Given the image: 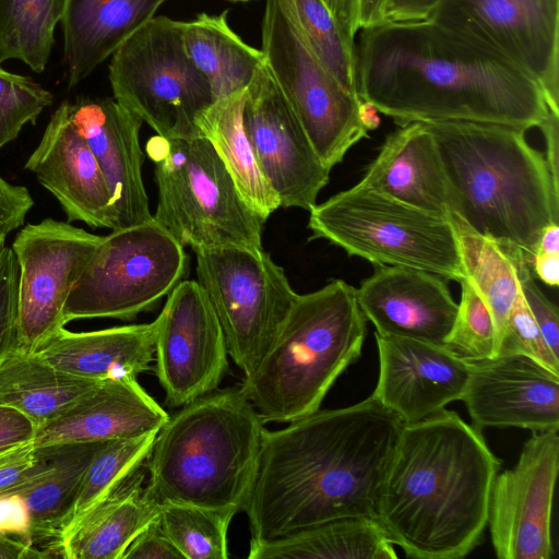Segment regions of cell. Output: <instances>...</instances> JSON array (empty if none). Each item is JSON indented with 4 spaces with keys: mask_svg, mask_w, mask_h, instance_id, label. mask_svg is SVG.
Returning a JSON list of instances; mask_svg holds the SVG:
<instances>
[{
    "mask_svg": "<svg viewBox=\"0 0 559 559\" xmlns=\"http://www.w3.org/2000/svg\"><path fill=\"white\" fill-rule=\"evenodd\" d=\"M559 429L533 432L516 464L495 477L488 510L499 559H551V512L559 467Z\"/></svg>",
    "mask_w": 559,
    "mask_h": 559,
    "instance_id": "2e32d148",
    "label": "cell"
},
{
    "mask_svg": "<svg viewBox=\"0 0 559 559\" xmlns=\"http://www.w3.org/2000/svg\"><path fill=\"white\" fill-rule=\"evenodd\" d=\"M99 381L61 371L15 346L0 364V404L28 416L38 428L71 408Z\"/></svg>",
    "mask_w": 559,
    "mask_h": 559,
    "instance_id": "f546056e",
    "label": "cell"
},
{
    "mask_svg": "<svg viewBox=\"0 0 559 559\" xmlns=\"http://www.w3.org/2000/svg\"><path fill=\"white\" fill-rule=\"evenodd\" d=\"M531 266L533 274L548 286L559 283V226L548 225L542 233Z\"/></svg>",
    "mask_w": 559,
    "mask_h": 559,
    "instance_id": "bcb514c9",
    "label": "cell"
},
{
    "mask_svg": "<svg viewBox=\"0 0 559 559\" xmlns=\"http://www.w3.org/2000/svg\"><path fill=\"white\" fill-rule=\"evenodd\" d=\"M38 426L19 409L0 404V453L34 443Z\"/></svg>",
    "mask_w": 559,
    "mask_h": 559,
    "instance_id": "7dc6e473",
    "label": "cell"
},
{
    "mask_svg": "<svg viewBox=\"0 0 559 559\" xmlns=\"http://www.w3.org/2000/svg\"><path fill=\"white\" fill-rule=\"evenodd\" d=\"M155 320L90 332L64 328L33 352L69 374L103 381L136 378L155 361Z\"/></svg>",
    "mask_w": 559,
    "mask_h": 559,
    "instance_id": "d4e9b609",
    "label": "cell"
},
{
    "mask_svg": "<svg viewBox=\"0 0 559 559\" xmlns=\"http://www.w3.org/2000/svg\"><path fill=\"white\" fill-rule=\"evenodd\" d=\"M265 63L319 158L331 169L368 138L359 96L347 92L306 41L287 0H265L262 19Z\"/></svg>",
    "mask_w": 559,
    "mask_h": 559,
    "instance_id": "8fae6325",
    "label": "cell"
},
{
    "mask_svg": "<svg viewBox=\"0 0 559 559\" xmlns=\"http://www.w3.org/2000/svg\"><path fill=\"white\" fill-rule=\"evenodd\" d=\"M19 264L12 248L0 257V364L17 345Z\"/></svg>",
    "mask_w": 559,
    "mask_h": 559,
    "instance_id": "b9f144b4",
    "label": "cell"
},
{
    "mask_svg": "<svg viewBox=\"0 0 559 559\" xmlns=\"http://www.w3.org/2000/svg\"><path fill=\"white\" fill-rule=\"evenodd\" d=\"M122 559H182V557L166 535L158 515L135 536Z\"/></svg>",
    "mask_w": 559,
    "mask_h": 559,
    "instance_id": "ee69618b",
    "label": "cell"
},
{
    "mask_svg": "<svg viewBox=\"0 0 559 559\" xmlns=\"http://www.w3.org/2000/svg\"><path fill=\"white\" fill-rule=\"evenodd\" d=\"M380 523L345 516L314 524L271 540L250 539L249 559H395Z\"/></svg>",
    "mask_w": 559,
    "mask_h": 559,
    "instance_id": "f1b7e54d",
    "label": "cell"
},
{
    "mask_svg": "<svg viewBox=\"0 0 559 559\" xmlns=\"http://www.w3.org/2000/svg\"><path fill=\"white\" fill-rule=\"evenodd\" d=\"M546 141V163L552 182L559 189V116L550 114L539 127Z\"/></svg>",
    "mask_w": 559,
    "mask_h": 559,
    "instance_id": "f907efd6",
    "label": "cell"
},
{
    "mask_svg": "<svg viewBox=\"0 0 559 559\" xmlns=\"http://www.w3.org/2000/svg\"><path fill=\"white\" fill-rule=\"evenodd\" d=\"M219 14L202 12L183 22L182 39L188 57L207 79L214 99L247 90L265 63L262 50L242 40Z\"/></svg>",
    "mask_w": 559,
    "mask_h": 559,
    "instance_id": "4dcf8cb0",
    "label": "cell"
},
{
    "mask_svg": "<svg viewBox=\"0 0 559 559\" xmlns=\"http://www.w3.org/2000/svg\"><path fill=\"white\" fill-rule=\"evenodd\" d=\"M515 263L524 299L549 348L559 357L558 308L535 283L531 259L521 249L515 251Z\"/></svg>",
    "mask_w": 559,
    "mask_h": 559,
    "instance_id": "60d3db41",
    "label": "cell"
},
{
    "mask_svg": "<svg viewBox=\"0 0 559 559\" xmlns=\"http://www.w3.org/2000/svg\"><path fill=\"white\" fill-rule=\"evenodd\" d=\"M5 238L7 237H4V236H0V257L2 254V251H3L4 247H5Z\"/></svg>",
    "mask_w": 559,
    "mask_h": 559,
    "instance_id": "db71d44e",
    "label": "cell"
},
{
    "mask_svg": "<svg viewBox=\"0 0 559 559\" xmlns=\"http://www.w3.org/2000/svg\"><path fill=\"white\" fill-rule=\"evenodd\" d=\"M228 1H231V2H248V1H251V0H228Z\"/></svg>",
    "mask_w": 559,
    "mask_h": 559,
    "instance_id": "11a10c76",
    "label": "cell"
},
{
    "mask_svg": "<svg viewBox=\"0 0 559 559\" xmlns=\"http://www.w3.org/2000/svg\"><path fill=\"white\" fill-rule=\"evenodd\" d=\"M155 322L156 376L166 403L181 407L217 390L229 355L219 320L198 281H181Z\"/></svg>",
    "mask_w": 559,
    "mask_h": 559,
    "instance_id": "9a60e30c",
    "label": "cell"
},
{
    "mask_svg": "<svg viewBox=\"0 0 559 559\" xmlns=\"http://www.w3.org/2000/svg\"><path fill=\"white\" fill-rule=\"evenodd\" d=\"M246 91L216 99L198 117L197 127L216 151L242 199L266 221L281 205L243 128Z\"/></svg>",
    "mask_w": 559,
    "mask_h": 559,
    "instance_id": "1f68e13d",
    "label": "cell"
},
{
    "mask_svg": "<svg viewBox=\"0 0 559 559\" xmlns=\"http://www.w3.org/2000/svg\"><path fill=\"white\" fill-rule=\"evenodd\" d=\"M461 401L478 428L559 429V374L522 355L469 360Z\"/></svg>",
    "mask_w": 559,
    "mask_h": 559,
    "instance_id": "d6986e66",
    "label": "cell"
},
{
    "mask_svg": "<svg viewBox=\"0 0 559 559\" xmlns=\"http://www.w3.org/2000/svg\"><path fill=\"white\" fill-rule=\"evenodd\" d=\"M156 433L157 431H153L102 443L87 467L61 537L114 493L131 475L144 467Z\"/></svg>",
    "mask_w": 559,
    "mask_h": 559,
    "instance_id": "e575fe53",
    "label": "cell"
},
{
    "mask_svg": "<svg viewBox=\"0 0 559 559\" xmlns=\"http://www.w3.org/2000/svg\"><path fill=\"white\" fill-rule=\"evenodd\" d=\"M312 52L350 94L357 90L356 41L340 28L323 0H287Z\"/></svg>",
    "mask_w": 559,
    "mask_h": 559,
    "instance_id": "d590c367",
    "label": "cell"
},
{
    "mask_svg": "<svg viewBox=\"0 0 559 559\" xmlns=\"http://www.w3.org/2000/svg\"><path fill=\"white\" fill-rule=\"evenodd\" d=\"M264 423L240 388L215 390L169 416L146 460V490L160 506L243 511Z\"/></svg>",
    "mask_w": 559,
    "mask_h": 559,
    "instance_id": "5b68a950",
    "label": "cell"
},
{
    "mask_svg": "<svg viewBox=\"0 0 559 559\" xmlns=\"http://www.w3.org/2000/svg\"><path fill=\"white\" fill-rule=\"evenodd\" d=\"M461 284V299L445 345L468 360L496 356V330L492 316L471 282Z\"/></svg>",
    "mask_w": 559,
    "mask_h": 559,
    "instance_id": "74e56055",
    "label": "cell"
},
{
    "mask_svg": "<svg viewBox=\"0 0 559 559\" xmlns=\"http://www.w3.org/2000/svg\"><path fill=\"white\" fill-rule=\"evenodd\" d=\"M52 100V94L31 78L0 67V148L16 139L26 123H35Z\"/></svg>",
    "mask_w": 559,
    "mask_h": 559,
    "instance_id": "f35d334b",
    "label": "cell"
},
{
    "mask_svg": "<svg viewBox=\"0 0 559 559\" xmlns=\"http://www.w3.org/2000/svg\"><path fill=\"white\" fill-rule=\"evenodd\" d=\"M68 0H0V62L17 59L46 69Z\"/></svg>",
    "mask_w": 559,
    "mask_h": 559,
    "instance_id": "836d02e7",
    "label": "cell"
},
{
    "mask_svg": "<svg viewBox=\"0 0 559 559\" xmlns=\"http://www.w3.org/2000/svg\"><path fill=\"white\" fill-rule=\"evenodd\" d=\"M499 469L479 428L454 412L404 424L376 519L408 557L463 558L480 543Z\"/></svg>",
    "mask_w": 559,
    "mask_h": 559,
    "instance_id": "3957f363",
    "label": "cell"
},
{
    "mask_svg": "<svg viewBox=\"0 0 559 559\" xmlns=\"http://www.w3.org/2000/svg\"><path fill=\"white\" fill-rule=\"evenodd\" d=\"M46 449L28 443L0 453V498L17 492L45 465Z\"/></svg>",
    "mask_w": 559,
    "mask_h": 559,
    "instance_id": "7bdbcfd3",
    "label": "cell"
},
{
    "mask_svg": "<svg viewBox=\"0 0 559 559\" xmlns=\"http://www.w3.org/2000/svg\"><path fill=\"white\" fill-rule=\"evenodd\" d=\"M311 239L321 238L374 265L423 270L462 282L455 231L449 218L359 183L310 211Z\"/></svg>",
    "mask_w": 559,
    "mask_h": 559,
    "instance_id": "ba28073f",
    "label": "cell"
},
{
    "mask_svg": "<svg viewBox=\"0 0 559 559\" xmlns=\"http://www.w3.org/2000/svg\"><path fill=\"white\" fill-rule=\"evenodd\" d=\"M103 442L46 445L44 467L12 496L23 507L31 542L57 557L87 467Z\"/></svg>",
    "mask_w": 559,
    "mask_h": 559,
    "instance_id": "4316f807",
    "label": "cell"
},
{
    "mask_svg": "<svg viewBox=\"0 0 559 559\" xmlns=\"http://www.w3.org/2000/svg\"><path fill=\"white\" fill-rule=\"evenodd\" d=\"M358 183L444 218L452 214L436 141L420 121L390 134Z\"/></svg>",
    "mask_w": 559,
    "mask_h": 559,
    "instance_id": "cb8c5ba5",
    "label": "cell"
},
{
    "mask_svg": "<svg viewBox=\"0 0 559 559\" xmlns=\"http://www.w3.org/2000/svg\"><path fill=\"white\" fill-rule=\"evenodd\" d=\"M188 263L185 247L154 218L115 229L103 236L76 281L63 321L132 320L185 280Z\"/></svg>",
    "mask_w": 559,
    "mask_h": 559,
    "instance_id": "30bf717a",
    "label": "cell"
},
{
    "mask_svg": "<svg viewBox=\"0 0 559 559\" xmlns=\"http://www.w3.org/2000/svg\"><path fill=\"white\" fill-rule=\"evenodd\" d=\"M234 513L207 508L165 503L160 524L182 559L228 558L227 534Z\"/></svg>",
    "mask_w": 559,
    "mask_h": 559,
    "instance_id": "8d00e7d4",
    "label": "cell"
},
{
    "mask_svg": "<svg viewBox=\"0 0 559 559\" xmlns=\"http://www.w3.org/2000/svg\"><path fill=\"white\" fill-rule=\"evenodd\" d=\"M429 19L519 67L559 116V0H439Z\"/></svg>",
    "mask_w": 559,
    "mask_h": 559,
    "instance_id": "4fadbf2b",
    "label": "cell"
},
{
    "mask_svg": "<svg viewBox=\"0 0 559 559\" xmlns=\"http://www.w3.org/2000/svg\"><path fill=\"white\" fill-rule=\"evenodd\" d=\"M376 266L356 289L376 332L445 345L457 310L445 278L413 267Z\"/></svg>",
    "mask_w": 559,
    "mask_h": 559,
    "instance_id": "44dd1931",
    "label": "cell"
},
{
    "mask_svg": "<svg viewBox=\"0 0 559 559\" xmlns=\"http://www.w3.org/2000/svg\"><path fill=\"white\" fill-rule=\"evenodd\" d=\"M466 278L487 305L495 323L496 346L504 324L522 294L515 263L516 247L502 245L472 229L452 213Z\"/></svg>",
    "mask_w": 559,
    "mask_h": 559,
    "instance_id": "d6a6232c",
    "label": "cell"
},
{
    "mask_svg": "<svg viewBox=\"0 0 559 559\" xmlns=\"http://www.w3.org/2000/svg\"><path fill=\"white\" fill-rule=\"evenodd\" d=\"M342 32L355 41L358 28V0H323Z\"/></svg>",
    "mask_w": 559,
    "mask_h": 559,
    "instance_id": "816d5d0a",
    "label": "cell"
},
{
    "mask_svg": "<svg viewBox=\"0 0 559 559\" xmlns=\"http://www.w3.org/2000/svg\"><path fill=\"white\" fill-rule=\"evenodd\" d=\"M242 122L281 207L310 211L329 182L331 168L317 155L266 63L247 87Z\"/></svg>",
    "mask_w": 559,
    "mask_h": 559,
    "instance_id": "e0dca14e",
    "label": "cell"
},
{
    "mask_svg": "<svg viewBox=\"0 0 559 559\" xmlns=\"http://www.w3.org/2000/svg\"><path fill=\"white\" fill-rule=\"evenodd\" d=\"M143 467L95 507L59 540L57 557L66 559H122L135 538L160 512L146 490Z\"/></svg>",
    "mask_w": 559,
    "mask_h": 559,
    "instance_id": "83f0119b",
    "label": "cell"
},
{
    "mask_svg": "<svg viewBox=\"0 0 559 559\" xmlns=\"http://www.w3.org/2000/svg\"><path fill=\"white\" fill-rule=\"evenodd\" d=\"M388 0H358V28H367L384 21Z\"/></svg>",
    "mask_w": 559,
    "mask_h": 559,
    "instance_id": "f5cc1de1",
    "label": "cell"
},
{
    "mask_svg": "<svg viewBox=\"0 0 559 559\" xmlns=\"http://www.w3.org/2000/svg\"><path fill=\"white\" fill-rule=\"evenodd\" d=\"M522 355L559 374V357L549 348L523 294L513 307L498 337L496 356ZM495 356V357H496Z\"/></svg>",
    "mask_w": 559,
    "mask_h": 559,
    "instance_id": "ab89813d",
    "label": "cell"
},
{
    "mask_svg": "<svg viewBox=\"0 0 559 559\" xmlns=\"http://www.w3.org/2000/svg\"><path fill=\"white\" fill-rule=\"evenodd\" d=\"M158 200L153 218L193 251L225 246L262 249L265 221L239 193L212 144L203 136H152Z\"/></svg>",
    "mask_w": 559,
    "mask_h": 559,
    "instance_id": "52a82bcc",
    "label": "cell"
},
{
    "mask_svg": "<svg viewBox=\"0 0 559 559\" xmlns=\"http://www.w3.org/2000/svg\"><path fill=\"white\" fill-rule=\"evenodd\" d=\"M61 205L69 223L111 229L110 195L88 144L73 123L67 100L51 115L25 163Z\"/></svg>",
    "mask_w": 559,
    "mask_h": 559,
    "instance_id": "7402d4cb",
    "label": "cell"
},
{
    "mask_svg": "<svg viewBox=\"0 0 559 559\" xmlns=\"http://www.w3.org/2000/svg\"><path fill=\"white\" fill-rule=\"evenodd\" d=\"M355 51L360 99L399 126L475 121L527 131L552 114L532 76L431 19L362 28Z\"/></svg>",
    "mask_w": 559,
    "mask_h": 559,
    "instance_id": "6da1fadb",
    "label": "cell"
},
{
    "mask_svg": "<svg viewBox=\"0 0 559 559\" xmlns=\"http://www.w3.org/2000/svg\"><path fill=\"white\" fill-rule=\"evenodd\" d=\"M51 556L21 536L0 531V559H36Z\"/></svg>",
    "mask_w": 559,
    "mask_h": 559,
    "instance_id": "681fc988",
    "label": "cell"
},
{
    "mask_svg": "<svg viewBox=\"0 0 559 559\" xmlns=\"http://www.w3.org/2000/svg\"><path fill=\"white\" fill-rule=\"evenodd\" d=\"M169 415L136 378L99 381L58 418L38 428L34 444L105 442L158 431Z\"/></svg>",
    "mask_w": 559,
    "mask_h": 559,
    "instance_id": "603a6c76",
    "label": "cell"
},
{
    "mask_svg": "<svg viewBox=\"0 0 559 559\" xmlns=\"http://www.w3.org/2000/svg\"><path fill=\"white\" fill-rule=\"evenodd\" d=\"M356 288L333 280L297 296L277 336L241 389L263 423H292L320 409L356 362L367 333Z\"/></svg>",
    "mask_w": 559,
    "mask_h": 559,
    "instance_id": "8992f818",
    "label": "cell"
},
{
    "mask_svg": "<svg viewBox=\"0 0 559 559\" xmlns=\"http://www.w3.org/2000/svg\"><path fill=\"white\" fill-rule=\"evenodd\" d=\"M167 0H68L61 20L69 87L104 62Z\"/></svg>",
    "mask_w": 559,
    "mask_h": 559,
    "instance_id": "484cf974",
    "label": "cell"
},
{
    "mask_svg": "<svg viewBox=\"0 0 559 559\" xmlns=\"http://www.w3.org/2000/svg\"><path fill=\"white\" fill-rule=\"evenodd\" d=\"M183 22L153 16L114 53V98L165 138L201 136L198 117L214 102L205 75L188 57Z\"/></svg>",
    "mask_w": 559,
    "mask_h": 559,
    "instance_id": "9c48e42d",
    "label": "cell"
},
{
    "mask_svg": "<svg viewBox=\"0 0 559 559\" xmlns=\"http://www.w3.org/2000/svg\"><path fill=\"white\" fill-rule=\"evenodd\" d=\"M439 0H388L384 21L429 19Z\"/></svg>",
    "mask_w": 559,
    "mask_h": 559,
    "instance_id": "c3c4849f",
    "label": "cell"
},
{
    "mask_svg": "<svg viewBox=\"0 0 559 559\" xmlns=\"http://www.w3.org/2000/svg\"><path fill=\"white\" fill-rule=\"evenodd\" d=\"M424 123L438 147L452 213L532 261L543 230L559 222V189L526 131L475 121Z\"/></svg>",
    "mask_w": 559,
    "mask_h": 559,
    "instance_id": "277c9868",
    "label": "cell"
},
{
    "mask_svg": "<svg viewBox=\"0 0 559 559\" xmlns=\"http://www.w3.org/2000/svg\"><path fill=\"white\" fill-rule=\"evenodd\" d=\"M198 283L219 320L228 355L249 377L277 336L298 294L263 249L194 251Z\"/></svg>",
    "mask_w": 559,
    "mask_h": 559,
    "instance_id": "7c38bea8",
    "label": "cell"
},
{
    "mask_svg": "<svg viewBox=\"0 0 559 559\" xmlns=\"http://www.w3.org/2000/svg\"><path fill=\"white\" fill-rule=\"evenodd\" d=\"M403 427L370 395L264 430L243 509L251 539L271 540L338 518L376 519Z\"/></svg>",
    "mask_w": 559,
    "mask_h": 559,
    "instance_id": "7a4b0ae2",
    "label": "cell"
},
{
    "mask_svg": "<svg viewBox=\"0 0 559 559\" xmlns=\"http://www.w3.org/2000/svg\"><path fill=\"white\" fill-rule=\"evenodd\" d=\"M379 378L372 396L404 424L461 401L469 360L447 345L374 332Z\"/></svg>",
    "mask_w": 559,
    "mask_h": 559,
    "instance_id": "ac0fdd59",
    "label": "cell"
},
{
    "mask_svg": "<svg viewBox=\"0 0 559 559\" xmlns=\"http://www.w3.org/2000/svg\"><path fill=\"white\" fill-rule=\"evenodd\" d=\"M67 105L106 181L111 230L152 219L142 178L139 132L143 121L115 98H80Z\"/></svg>",
    "mask_w": 559,
    "mask_h": 559,
    "instance_id": "ffe728a7",
    "label": "cell"
},
{
    "mask_svg": "<svg viewBox=\"0 0 559 559\" xmlns=\"http://www.w3.org/2000/svg\"><path fill=\"white\" fill-rule=\"evenodd\" d=\"M34 201L27 188L0 176V236L7 237L24 224Z\"/></svg>",
    "mask_w": 559,
    "mask_h": 559,
    "instance_id": "f6af8a7d",
    "label": "cell"
},
{
    "mask_svg": "<svg viewBox=\"0 0 559 559\" xmlns=\"http://www.w3.org/2000/svg\"><path fill=\"white\" fill-rule=\"evenodd\" d=\"M102 239L53 218L19 231L11 247L20 271L19 348L33 352L64 328L66 302Z\"/></svg>",
    "mask_w": 559,
    "mask_h": 559,
    "instance_id": "5bb4252c",
    "label": "cell"
}]
</instances>
